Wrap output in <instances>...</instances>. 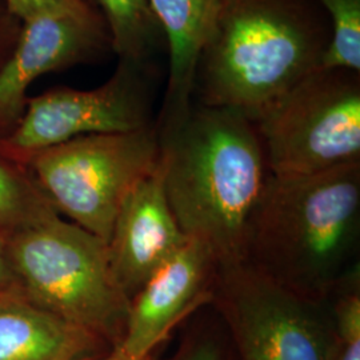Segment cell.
<instances>
[{"instance_id":"6da1fadb","label":"cell","mask_w":360,"mask_h":360,"mask_svg":"<svg viewBox=\"0 0 360 360\" xmlns=\"http://www.w3.org/2000/svg\"><path fill=\"white\" fill-rule=\"evenodd\" d=\"M158 169L180 229L219 264L245 260L250 223L271 172L257 126L193 99L155 119Z\"/></svg>"},{"instance_id":"5bb4252c","label":"cell","mask_w":360,"mask_h":360,"mask_svg":"<svg viewBox=\"0 0 360 360\" xmlns=\"http://www.w3.org/2000/svg\"><path fill=\"white\" fill-rule=\"evenodd\" d=\"M91 1L102 11L111 47L120 60L146 65L166 41L148 0Z\"/></svg>"},{"instance_id":"5b68a950","label":"cell","mask_w":360,"mask_h":360,"mask_svg":"<svg viewBox=\"0 0 360 360\" xmlns=\"http://www.w3.org/2000/svg\"><path fill=\"white\" fill-rule=\"evenodd\" d=\"M153 124L119 134L71 139L31 155L38 188L58 211L107 245L129 191L158 166Z\"/></svg>"},{"instance_id":"8fae6325","label":"cell","mask_w":360,"mask_h":360,"mask_svg":"<svg viewBox=\"0 0 360 360\" xmlns=\"http://www.w3.org/2000/svg\"><path fill=\"white\" fill-rule=\"evenodd\" d=\"M111 46L103 20L43 13L25 22L13 58L0 70V126L18 124L39 77L90 60Z\"/></svg>"},{"instance_id":"ffe728a7","label":"cell","mask_w":360,"mask_h":360,"mask_svg":"<svg viewBox=\"0 0 360 360\" xmlns=\"http://www.w3.org/2000/svg\"><path fill=\"white\" fill-rule=\"evenodd\" d=\"M15 288L13 272L8 264L7 251H6V240L0 236V294Z\"/></svg>"},{"instance_id":"9a60e30c","label":"cell","mask_w":360,"mask_h":360,"mask_svg":"<svg viewBox=\"0 0 360 360\" xmlns=\"http://www.w3.org/2000/svg\"><path fill=\"white\" fill-rule=\"evenodd\" d=\"M328 18L331 39L319 68L360 72V0H316Z\"/></svg>"},{"instance_id":"3957f363","label":"cell","mask_w":360,"mask_h":360,"mask_svg":"<svg viewBox=\"0 0 360 360\" xmlns=\"http://www.w3.org/2000/svg\"><path fill=\"white\" fill-rule=\"evenodd\" d=\"M359 243L360 163L303 176L271 174L243 262L295 295L328 303L360 272Z\"/></svg>"},{"instance_id":"9c48e42d","label":"cell","mask_w":360,"mask_h":360,"mask_svg":"<svg viewBox=\"0 0 360 360\" xmlns=\"http://www.w3.org/2000/svg\"><path fill=\"white\" fill-rule=\"evenodd\" d=\"M218 267L211 248L190 238L129 300L124 335L114 349L129 359L151 356L174 327L212 300Z\"/></svg>"},{"instance_id":"e0dca14e","label":"cell","mask_w":360,"mask_h":360,"mask_svg":"<svg viewBox=\"0 0 360 360\" xmlns=\"http://www.w3.org/2000/svg\"><path fill=\"white\" fill-rule=\"evenodd\" d=\"M35 195L23 180L0 162V229L11 230L25 217Z\"/></svg>"},{"instance_id":"ba28073f","label":"cell","mask_w":360,"mask_h":360,"mask_svg":"<svg viewBox=\"0 0 360 360\" xmlns=\"http://www.w3.org/2000/svg\"><path fill=\"white\" fill-rule=\"evenodd\" d=\"M155 119L146 65L120 60L114 75L98 89L62 87L28 99L4 144L13 154L30 158L79 136L147 129Z\"/></svg>"},{"instance_id":"8992f818","label":"cell","mask_w":360,"mask_h":360,"mask_svg":"<svg viewBox=\"0 0 360 360\" xmlns=\"http://www.w3.org/2000/svg\"><path fill=\"white\" fill-rule=\"evenodd\" d=\"M255 126L272 175H314L360 163V72L318 68Z\"/></svg>"},{"instance_id":"44dd1931","label":"cell","mask_w":360,"mask_h":360,"mask_svg":"<svg viewBox=\"0 0 360 360\" xmlns=\"http://www.w3.org/2000/svg\"><path fill=\"white\" fill-rule=\"evenodd\" d=\"M103 360H151V356H148V358H144V359H129L127 356H124V355H122L119 351H116V349H112V352L107 356V358H104Z\"/></svg>"},{"instance_id":"7a4b0ae2","label":"cell","mask_w":360,"mask_h":360,"mask_svg":"<svg viewBox=\"0 0 360 360\" xmlns=\"http://www.w3.org/2000/svg\"><path fill=\"white\" fill-rule=\"evenodd\" d=\"M330 39L316 0H217L196 62L193 99L257 123L321 67Z\"/></svg>"},{"instance_id":"2e32d148","label":"cell","mask_w":360,"mask_h":360,"mask_svg":"<svg viewBox=\"0 0 360 360\" xmlns=\"http://www.w3.org/2000/svg\"><path fill=\"white\" fill-rule=\"evenodd\" d=\"M328 306L334 326L330 360H360V272L335 291Z\"/></svg>"},{"instance_id":"7c38bea8","label":"cell","mask_w":360,"mask_h":360,"mask_svg":"<svg viewBox=\"0 0 360 360\" xmlns=\"http://www.w3.org/2000/svg\"><path fill=\"white\" fill-rule=\"evenodd\" d=\"M103 342L35 306L16 287L0 294V360H92Z\"/></svg>"},{"instance_id":"277c9868","label":"cell","mask_w":360,"mask_h":360,"mask_svg":"<svg viewBox=\"0 0 360 360\" xmlns=\"http://www.w3.org/2000/svg\"><path fill=\"white\" fill-rule=\"evenodd\" d=\"M6 240L16 290L40 309L89 330L114 348L129 302L112 278L107 245L72 221L39 191Z\"/></svg>"},{"instance_id":"30bf717a","label":"cell","mask_w":360,"mask_h":360,"mask_svg":"<svg viewBox=\"0 0 360 360\" xmlns=\"http://www.w3.org/2000/svg\"><path fill=\"white\" fill-rule=\"evenodd\" d=\"M188 240L168 205L156 166L123 200L107 243L117 288L129 302Z\"/></svg>"},{"instance_id":"ac0fdd59","label":"cell","mask_w":360,"mask_h":360,"mask_svg":"<svg viewBox=\"0 0 360 360\" xmlns=\"http://www.w3.org/2000/svg\"><path fill=\"white\" fill-rule=\"evenodd\" d=\"M7 4L23 22L43 13H68L82 19L103 20L89 0H7Z\"/></svg>"},{"instance_id":"d6986e66","label":"cell","mask_w":360,"mask_h":360,"mask_svg":"<svg viewBox=\"0 0 360 360\" xmlns=\"http://www.w3.org/2000/svg\"><path fill=\"white\" fill-rule=\"evenodd\" d=\"M175 360H221L220 352L214 342L200 339L193 340L181 348Z\"/></svg>"},{"instance_id":"4fadbf2b","label":"cell","mask_w":360,"mask_h":360,"mask_svg":"<svg viewBox=\"0 0 360 360\" xmlns=\"http://www.w3.org/2000/svg\"><path fill=\"white\" fill-rule=\"evenodd\" d=\"M165 31L169 75L159 114L186 108L193 101V80L199 50L217 0H148Z\"/></svg>"},{"instance_id":"52a82bcc","label":"cell","mask_w":360,"mask_h":360,"mask_svg":"<svg viewBox=\"0 0 360 360\" xmlns=\"http://www.w3.org/2000/svg\"><path fill=\"white\" fill-rule=\"evenodd\" d=\"M211 302L242 360H330L328 303L295 295L245 262L219 264Z\"/></svg>"}]
</instances>
